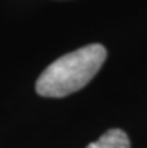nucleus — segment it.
<instances>
[{
	"label": "nucleus",
	"instance_id": "f257e3e1",
	"mask_svg": "<svg viewBox=\"0 0 147 148\" xmlns=\"http://www.w3.org/2000/svg\"><path fill=\"white\" fill-rule=\"evenodd\" d=\"M107 58L99 43L83 47L54 60L36 81V91L44 97H65L87 85Z\"/></svg>",
	"mask_w": 147,
	"mask_h": 148
},
{
	"label": "nucleus",
	"instance_id": "f03ea898",
	"mask_svg": "<svg viewBox=\"0 0 147 148\" xmlns=\"http://www.w3.org/2000/svg\"><path fill=\"white\" fill-rule=\"evenodd\" d=\"M87 148H131V142L123 130L111 129L104 133L98 141L89 144Z\"/></svg>",
	"mask_w": 147,
	"mask_h": 148
}]
</instances>
